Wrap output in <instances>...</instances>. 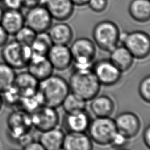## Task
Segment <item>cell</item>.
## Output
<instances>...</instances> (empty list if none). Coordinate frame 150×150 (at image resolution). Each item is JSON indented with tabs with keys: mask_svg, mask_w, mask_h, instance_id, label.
Segmentation results:
<instances>
[{
	"mask_svg": "<svg viewBox=\"0 0 150 150\" xmlns=\"http://www.w3.org/2000/svg\"><path fill=\"white\" fill-rule=\"evenodd\" d=\"M70 91L88 102L99 94L101 85L91 68H73L67 81Z\"/></svg>",
	"mask_w": 150,
	"mask_h": 150,
	"instance_id": "cell-1",
	"label": "cell"
},
{
	"mask_svg": "<svg viewBox=\"0 0 150 150\" xmlns=\"http://www.w3.org/2000/svg\"><path fill=\"white\" fill-rule=\"evenodd\" d=\"M38 92L44 105L57 108L70 93L68 81L62 76L53 74L39 83Z\"/></svg>",
	"mask_w": 150,
	"mask_h": 150,
	"instance_id": "cell-2",
	"label": "cell"
},
{
	"mask_svg": "<svg viewBox=\"0 0 150 150\" xmlns=\"http://www.w3.org/2000/svg\"><path fill=\"white\" fill-rule=\"evenodd\" d=\"M121 32L118 25L110 20H103L93 27L92 36L96 47L110 52L120 42Z\"/></svg>",
	"mask_w": 150,
	"mask_h": 150,
	"instance_id": "cell-3",
	"label": "cell"
},
{
	"mask_svg": "<svg viewBox=\"0 0 150 150\" xmlns=\"http://www.w3.org/2000/svg\"><path fill=\"white\" fill-rule=\"evenodd\" d=\"M69 47L73 68H91L97 53L96 46L93 40L86 37H80L71 42Z\"/></svg>",
	"mask_w": 150,
	"mask_h": 150,
	"instance_id": "cell-4",
	"label": "cell"
},
{
	"mask_svg": "<svg viewBox=\"0 0 150 150\" xmlns=\"http://www.w3.org/2000/svg\"><path fill=\"white\" fill-rule=\"evenodd\" d=\"M87 131L93 143L103 146L110 145L117 132L111 117H94L91 120Z\"/></svg>",
	"mask_w": 150,
	"mask_h": 150,
	"instance_id": "cell-5",
	"label": "cell"
},
{
	"mask_svg": "<svg viewBox=\"0 0 150 150\" xmlns=\"http://www.w3.org/2000/svg\"><path fill=\"white\" fill-rule=\"evenodd\" d=\"M32 55L30 46L23 45L15 39L9 40L2 47L1 51L3 62L15 70L26 67Z\"/></svg>",
	"mask_w": 150,
	"mask_h": 150,
	"instance_id": "cell-6",
	"label": "cell"
},
{
	"mask_svg": "<svg viewBox=\"0 0 150 150\" xmlns=\"http://www.w3.org/2000/svg\"><path fill=\"white\" fill-rule=\"evenodd\" d=\"M120 41L135 59L142 60L149 54L150 38L144 31L134 30L121 33Z\"/></svg>",
	"mask_w": 150,
	"mask_h": 150,
	"instance_id": "cell-7",
	"label": "cell"
},
{
	"mask_svg": "<svg viewBox=\"0 0 150 150\" xmlns=\"http://www.w3.org/2000/svg\"><path fill=\"white\" fill-rule=\"evenodd\" d=\"M30 114L33 128L40 132L57 127L60 121L57 108L43 105Z\"/></svg>",
	"mask_w": 150,
	"mask_h": 150,
	"instance_id": "cell-8",
	"label": "cell"
},
{
	"mask_svg": "<svg viewBox=\"0 0 150 150\" xmlns=\"http://www.w3.org/2000/svg\"><path fill=\"white\" fill-rule=\"evenodd\" d=\"M91 70L101 86H114L122 77V73L109 59H103L94 62Z\"/></svg>",
	"mask_w": 150,
	"mask_h": 150,
	"instance_id": "cell-9",
	"label": "cell"
},
{
	"mask_svg": "<svg viewBox=\"0 0 150 150\" xmlns=\"http://www.w3.org/2000/svg\"><path fill=\"white\" fill-rule=\"evenodd\" d=\"M53 19L45 6L42 5L29 8L25 15V25L36 33L47 32Z\"/></svg>",
	"mask_w": 150,
	"mask_h": 150,
	"instance_id": "cell-10",
	"label": "cell"
},
{
	"mask_svg": "<svg viewBox=\"0 0 150 150\" xmlns=\"http://www.w3.org/2000/svg\"><path fill=\"white\" fill-rule=\"evenodd\" d=\"M117 132L131 139L139 134L141 121L139 116L132 111H122L114 118Z\"/></svg>",
	"mask_w": 150,
	"mask_h": 150,
	"instance_id": "cell-11",
	"label": "cell"
},
{
	"mask_svg": "<svg viewBox=\"0 0 150 150\" xmlns=\"http://www.w3.org/2000/svg\"><path fill=\"white\" fill-rule=\"evenodd\" d=\"M8 123L12 137L18 140L29 134L33 128L30 114L22 109L14 111L8 118Z\"/></svg>",
	"mask_w": 150,
	"mask_h": 150,
	"instance_id": "cell-12",
	"label": "cell"
},
{
	"mask_svg": "<svg viewBox=\"0 0 150 150\" xmlns=\"http://www.w3.org/2000/svg\"><path fill=\"white\" fill-rule=\"evenodd\" d=\"M46 56L54 70L64 71L73 64V58L68 45L53 44Z\"/></svg>",
	"mask_w": 150,
	"mask_h": 150,
	"instance_id": "cell-13",
	"label": "cell"
},
{
	"mask_svg": "<svg viewBox=\"0 0 150 150\" xmlns=\"http://www.w3.org/2000/svg\"><path fill=\"white\" fill-rule=\"evenodd\" d=\"M89 113L86 111L65 114L62 120V125L64 132H86L91 121Z\"/></svg>",
	"mask_w": 150,
	"mask_h": 150,
	"instance_id": "cell-14",
	"label": "cell"
},
{
	"mask_svg": "<svg viewBox=\"0 0 150 150\" xmlns=\"http://www.w3.org/2000/svg\"><path fill=\"white\" fill-rule=\"evenodd\" d=\"M89 110L94 117H111L115 109L113 98L107 94H97L89 101Z\"/></svg>",
	"mask_w": 150,
	"mask_h": 150,
	"instance_id": "cell-15",
	"label": "cell"
},
{
	"mask_svg": "<svg viewBox=\"0 0 150 150\" xmlns=\"http://www.w3.org/2000/svg\"><path fill=\"white\" fill-rule=\"evenodd\" d=\"M53 19L65 21L73 14L74 5L70 0H45L44 5Z\"/></svg>",
	"mask_w": 150,
	"mask_h": 150,
	"instance_id": "cell-16",
	"label": "cell"
},
{
	"mask_svg": "<svg viewBox=\"0 0 150 150\" xmlns=\"http://www.w3.org/2000/svg\"><path fill=\"white\" fill-rule=\"evenodd\" d=\"M26 67L28 71L39 81L51 76L54 71L46 56L32 54Z\"/></svg>",
	"mask_w": 150,
	"mask_h": 150,
	"instance_id": "cell-17",
	"label": "cell"
},
{
	"mask_svg": "<svg viewBox=\"0 0 150 150\" xmlns=\"http://www.w3.org/2000/svg\"><path fill=\"white\" fill-rule=\"evenodd\" d=\"M58 22L52 25L47 33L53 44L69 45L73 39V29L64 21Z\"/></svg>",
	"mask_w": 150,
	"mask_h": 150,
	"instance_id": "cell-18",
	"label": "cell"
},
{
	"mask_svg": "<svg viewBox=\"0 0 150 150\" xmlns=\"http://www.w3.org/2000/svg\"><path fill=\"white\" fill-rule=\"evenodd\" d=\"M0 25L9 36H14L25 25V15L18 9H5Z\"/></svg>",
	"mask_w": 150,
	"mask_h": 150,
	"instance_id": "cell-19",
	"label": "cell"
},
{
	"mask_svg": "<svg viewBox=\"0 0 150 150\" xmlns=\"http://www.w3.org/2000/svg\"><path fill=\"white\" fill-rule=\"evenodd\" d=\"M62 148L64 150H93V142L86 132H67Z\"/></svg>",
	"mask_w": 150,
	"mask_h": 150,
	"instance_id": "cell-20",
	"label": "cell"
},
{
	"mask_svg": "<svg viewBox=\"0 0 150 150\" xmlns=\"http://www.w3.org/2000/svg\"><path fill=\"white\" fill-rule=\"evenodd\" d=\"M108 59L122 73L131 69L135 59L131 53L122 45H118L110 52Z\"/></svg>",
	"mask_w": 150,
	"mask_h": 150,
	"instance_id": "cell-21",
	"label": "cell"
},
{
	"mask_svg": "<svg viewBox=\"0 0 150 150\" xmlns=\"http://www.w3.org/2000/svg\"><path fill=\"white\" fill-rule=\"evenodd\" d=\"M65 134L63 129L57 127L40 132L38 141L46 150H58L63 148Z\"/></svg>",
	"mask_w": 150,
	"mask_h": 150,
	"instance_id": "cell-22",
	"label": "cell"
},
{
	"mask_svg": "<svg viewBox=\"0 0 150 150\" xmlns=\"http://www.w3.org/2000/svg\"><path fill=\"white\" fill-rule=\"evenodd\" d=\"M39 81L29 71H21L16 74L13 85L22 97L33 94L38 91Z\"/></svg>",
	"mask_w": 150,
	"mask_h": 150,
	"instance_id": "cell-23",
	"label": "cell"
},
{
	"mask_svg": "<svg viewBox=\"0 0 150 150\" xmlns=\"http://www.w3.org/2000/svg\"><path fill=\"white\" fill-rule=\"evenodd\" d=\"M128 12L134 21L144 23L150 18L149 0H132L128 6Z\"/></svg>",
	"mask_w": 150,
	"mask_h": 150,
	"instance_id": "cell-24",
	"label": "cell"
},
{
	"mask_svg": "<svg viewBox=\"0 0 150 150\" xmlns=\"http://www.w3.org/2000/svg\"><path fill=\"white\" fill-rule=\"evenodd\" d=\"M87 105V101L70 91L64 99L61 107L65 114H70L86 110Z\"/></svg>",
	"mask_w": 150,
	"mask_h": 150,
	"instance_id": "cell-25",
	"label": "cell"
},
{
	"mask_svg": "<svg viewBox=\"0 0 150 150\" xmlns=\"http://www.w3.org/2000/svg\"><path fill=\"white\" fill-rule=\"evenodd\" d=\"M53 45L47 32L36 34V36L30 45L32 54L46 56Z\"/></svg>",
	"mask_w": 150,
	"mask_h": 150,
	"instance_id": "cell-26",
	"label": "cell"
},
{
	"mask_svg": "<svg viewBox=\"0 0 150 150\" xmlns=\"http://www.w3.org/2000/svg\"><path fill=\"white\" fill-rule=\"evenodd\" d=\"M16 74L13 68L4 62H0V93L13 85Z\"/></svg>",
	"mask_w": 150,
	"mask_h": 150,
	"instance_id": "cell-27",
	"label": "cell"
},
{
	"mask_svg": "<svg viewBox=\"0 0 150 150\" xmlns=\"http://www.w3.org/2000/svg\"><path fill=\"white\" fill-rule=\"evenodd\" d=\"M43 105L44 104L42 98L38 91L33 94L22 97L19 106L22 110L31 114Z\"/></svg>",
	"mask_w": 150,
	"mask_h": 150,
	"instance_id": "cell-28",
	"label": "cell"
},
{
	"mask_svg": "<svg viewBox=\"0 0 150 150\" xmlns=\"http://www.w3.org/2000/svg\"><path fill=\"white\" fill-rule=\"evenodd\" d=\"M1 94L2 97L4 105L5 104L9 107L19 106L22 96L18 88L14 85L11 86Z\"/></svg>",
	"mask_w": 150,
	"mask_h": 150,
	"instance_id": "cell-29",
	"label": "cell"
},
{
	"mask_svg": "<svg viewBox=\"0 0 150 150\" xmlns=\"http://www.w3.org/2000/svg\"><path fill=\"white\" fill-rule=\"evenodd\" d=\"M36 33L26 25H24L15 35V40L19 43L30 46L33 42Z\"/></svg>",
	"mask_w": 150,
	"mask_h": 150,
	"instance_id": "cell-30",
	"label": "cell"
},
{
	"mask_svg": "<svg viewBox=\"0 0 150 150\" xmlns=\"http://www.w3.org/2000/svg\"><path fill=\"white\" fill-rule=\"evenodd\" d=\"M138 91L141 98L146 103L150 102V76L147 75L140 81Z\"/></svg>",
	"mask_w": 150,
	"mask_h": 150,
	"instance_id": "cell-31",
	"label": "cell"
},
{
	"mask_svg": "<svg viewBox=\"0 0 150 150\" xmlns=\"http://www.w3.org/2000/svg\"><path fill=\"white\" fill-rule=\"evenodd\" d=\"M130 140L131 139L127 138L121 133L117 132L109 146L115 149L125 148V146L129 144Z\"/></svg>",
	"mask_w": 150,
	"mask_h": 150,
	"instance_id": "cell-32",
	"label": "cell"
},
{
	"mask_svg": "<svg viewBox=\"0 0 150 150\" xmlns=\"http://www.w3.org/2000/svg\"><path fill=\"white\" fill-rule=\"evenodd\" d=\"M87 5L93 12L101 13L107 9L108 0H89Z\"/></svg>",
	"mask_w": 150,
	"mask_h": 150,
	"instance_id": "cell-33",
	"label": "cell"
},
{
	"mask_svg": "<svg viewBox=\"0 0 150 150\" xmlns=\"http://www.w3.org/2000/svg\"><path fill=\"white\" fill-rule=\"evenodd\" d=\"M6 9L20 10L23 6V0H1Z\"/></svg>",
	"mask_w": 150,
	"mask_h": 150,
	"instance_id": "cell-34",
	"label": "cell"
},
{
	"mask_svg": "<svg viewBox=\"0 0 150 150\" xmlns=\"http://www.w3.org/2000/svg\"><path fill=\"white\" fill-rule=\"evenodd\" d=\"M22 150H46V149L39 141L33 140L23 146Z\"/></svg>",
	"mask_w": 150,
	"mask_h": 150,
	"instance_id": "cell-35",
	"label": "cell"
},
{
	"mask_svg": "<svg viewBox=\"0 0 150 150\" xmlns=\"http://www.w3.org/2000/svg\"><path fill=\"white\" fill-rule=\"evenodd\" d=\"M142 140L145 146L149 149L150 148V126L148 125L142 132Z\"/></svg>",
	"mask_w": 150,
	"mask_h": 150,
	"instance_id": "cell-36",
	"label": "cell"
},
{
	"mask_svg": "<svg viewBox=\"0 0 150 150\" xmlns=\"http://www.w3.org/2000/svg\"><path fill=\"white\" fill-rule=\"evenodd\" d=\"M9 35L0 25V47H2L8 41Z\"/></svg>",
	"mask_w": 150,
	"mask_h": 150,
	"instance_id": "cell-37",
	"label": "cell"
},
{
	"mask_svg": "<svg viewBox=\"0 0 150 150\" xmlns=\"http://www.w3.org/2000/svg\"><path fill=\"white\" fill-rule=\"evenodd\" d=\"M45 0H23V6H26L28 9L35 6L44 4Z\"/></svg>",
	"mask_w": 150,
	"mask_h": 150,
	"instance_id": "cell-38",
	"label": "cell"
},
{
	"mask_svg": "<svg viewBox=\"0 0 150 150\" xmlns=\"http://www.w3.org/2000/svg\"><path fill=\"white\" fill-rule=\"evenodd\" d=\"M74 6H82L86 5L89 0H70Z\"/></svg>",
	"mask_w": 150,
	"mask_h": 150,
	"instance_id": "cell-39",
	"label": "cell"
},
{
	"mask_svg": "<svg viewBox=\"0 0 150 150\" xmlns=\"http://www.w3.org/2000/svg\"><path fill=\"white\" fill-rule=\"evenodd\" d=\"M4 9L0 6V23H1V19H2V16H3V14H4Z\"/></svg>",
	"mask_w": 150,
	"mask_h": 150,
	"instance_id": "cell-40",
	"label": "cell"
},
{
	"mask_svg": "<svg viewBox=\"0 0 150 150\" xmlns=\"http://www.w3.org/2000/svg\"><path fill=\"white\" fill-rule=\"evenodd\" d=\"M4 105V103H3V100H2V96H1V94L0 93V111Z\"/></svg>",
	"mask_w": 150,
	"mask_h": 150,
	"instance_id": "cell-41",
	"label": "cell"
},
{
	"mask_svg": "<svg viewBox=\"0 0 150 150\" xmlns=\"http://www.w3.org/2000/svg\"><path fill=\"white\" fill-rule=\"evenodd\" d=\"M116 150H130L129 149H127L126 148H120V149H118Z\"/></svg>",
	"mask_w": 150,
	"mask_h": 150,
	"instance_id": "cell-42",
	"label": "cell"
},
{
	"mask_svg": "<svg viewBox=\"0 0 150 150\" xmlns=\"http://www.w3.org/2000/svg\"><path fill=\"white\" fill-rule=\"evenodd\" d=\"M58 150H64L63 148H61V149H58Z\"/></svg>",
	"mask_w": 150,
	"mask_h": 150,
	"instance_id": "cell-43",
	"label": "cell"
}]
</instances>
